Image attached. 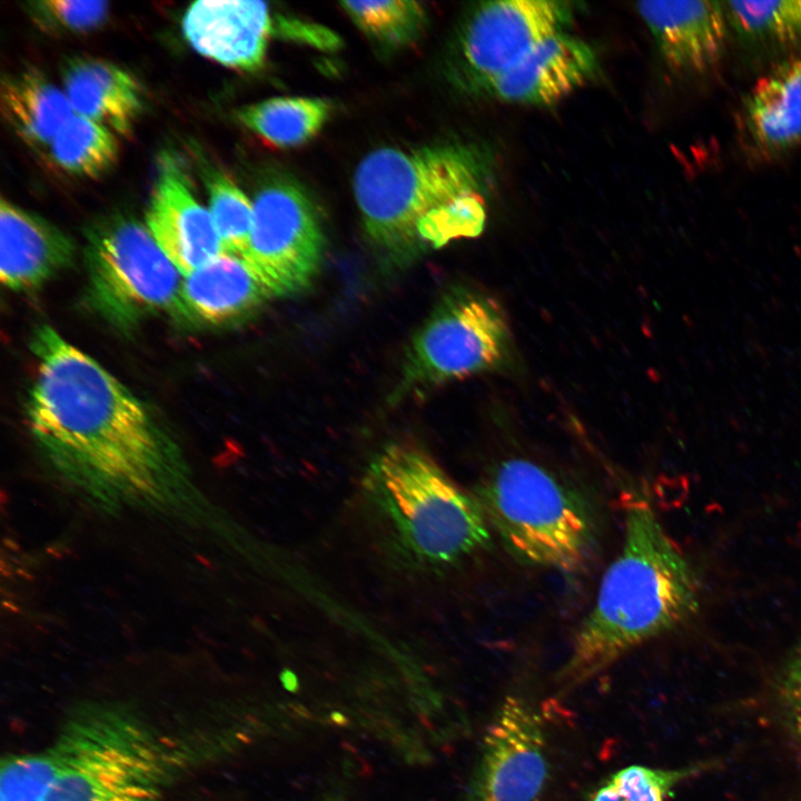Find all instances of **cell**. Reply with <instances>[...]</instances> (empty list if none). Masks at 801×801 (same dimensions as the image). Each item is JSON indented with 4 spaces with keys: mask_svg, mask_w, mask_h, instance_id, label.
Here are the masks:
<instances>
[{
    "mask_svg": "<svg viewBox=\"0 0 801 801\" xmlns=\"http://www.w3.org/2000/svg\"><path fill=\"white\" fill-rule=\"evenodd\" d=\"M30 347L38 370L28 426L57 476L99 510L142 511L205 528V496L151 411L52 327H38Z\"/></svg>",
    "mask_w": 801,
    "mask_h": 801,
    "instance_id": "6da1fadb",
    "label": "cell"
},
{
    "mask_svg": "<svg viewBox=\"0 0 801 801\" xmlns=\"http://www.w3.org/2000/svg\"><path fill=\"white\" fill-rule=\"evenodd\" d=\"M491 159L473 145L382 147L353 178L365 235L383 264L400 269L429 249L479 235Z\"/></svg>",
    "mask_w": 801,
    "mask_h": 801,
    "instance_id": "7a4b0ae2",
    "label": "cell"
},
{
    "mask_svg": "<svg viewBox=\"0 0 801 801\" xmlns=\"http://www.w3.org/2000/svg\"><path fill=\"white\" fill-rule=\"evenodd\" d=\"M624 507L621 548L556 674L561 694L676 627L698 609L693 570L653 508L640 498L629 500Z\"/></svg>",
    "mask_w": 801,
    "mask_h": 801,
    "instance_id": "3957f363",
    "label": "cell"
},
{
    "mask_svg": "<svg viewBox=\"0 0 801 801\" xmlns=\"http://www.w3.org/2000/svg\"><path fill=\"white\" fill-rule=\"evenodd\" d=\"M49 748L53 772L42 801H161L177 765L160 734L112 705L72 714Z\"/></svg>",
    "mask_w": 801,
    "mask_h": 801,
    "instance_id": "277c9868",
    "label": "cell"
},
{
    "mask_svg": "<svg viewBox=\"0 0 801 801\" xmlns=\"http://www.w3.org/2000/svg\"><path fill=\"white\" fill-rule=\"evenodd\" d=\"M365 486L403 548L426 565H452L490 542L475 496L415 446L385 447L370 463Z\"/></svg>",
    "mask_w": 801,
    "mask_h": 801,
    "instance_id": "5b68a950",
    "label": "cell"
},
{
    "mask_svg": "<svg viewBox=\"0 0 801 801\" xmlns=\"http://www.w3.org/2000/svg\"><path fill=\"white\" fill-rule=\"evenodd\" d=\"M490 527L525 564L574 574L592 560L595 524L585 503L541 465L510 458L474 494Z\"/></svg>",
    "mask_w": 801,
    "mask_h": 801,
    "instance_id": "8992f818",
    "label": "cell"
},
{
    "mask_svg": "<svg viewBox=\"0 0 801 801\" xmlns=\"http://www.w3.org/2000/svg\"><path fill=\"white\" fill-rule=\"evenodd\" d=\"M89 299L115 326L129 328L164 310L175 312L182 279L147 226L112 216L86 231Z\"/></svg>",
    "mask_w": 801,
    "mask_h": 801,
    "instance_id": "52a82bcc",
    "label": "cell"
},
{
    "mask_svg": "<svg viewBox=\"0 0 801 801\" xmlns=\"http://www.w3.org/2000/svg\"><path fill=\"white\" fill-rule=\"evenodd\" d=\"M511 330L490 295L455 287L436 304L407 348L396 396L492 370L505 364Z\"/></svg>",
    "mask_w": 801,
    "mask_h": 801,
    "instance_id": "ba28073f",
    "label": "cell"
},
{
    "mask_svg": "<svg viewBox=\"0 0 801 801\" xmlns=\"http://www.w3.org/2000/svg\"><path fill=\"white\" fill-rule=\"evenodd\" d=\"M250 246L245 261L271 296L301 293L316 276L325 251L319 211L296 180H267L254 200Z\"/></svg>",
    "mask_w": 801,
    "mask_h": 801,
    "instance_id": "9c48e42d",
    "label": "cell"
},
{
    "mask_svg": "<svg viewBox=\"0 0 801 801\" xmlns=\"http://www.w3.org/2000/svg\"><path fill=\"white\" fill-rule=\"evenodd\" d=\"M577 4L554 0H495L476 3L454 41L456 79L471 91L490 83L545 39L565 32Z\"/></svg>",
    "mask_w": 801,
    "mask_h": 801,
    "instance_id": "30bf717a",
    "label": "cell"
},
{
    "mask_svg": "<svg viewBox=\"0 0 801 801\" xmlns=\"http://www.w3.org/2000/svg\"><path fill=\"white\" fill-rule=\"evenodd\" d=\"M550 775L544 721L508 695L487 725L464 801H540Z\"/></svg>",
    "mask_w": 801,
    "mask_h": 801,
    "instance_id": "8fae6325",
    "label": "cell"
},
{
    "mask_svg": "<svg viewBox=\"0 0 801 801\" xmlns=\"http://www.w3.org/2000/svg\"><path fill=\"white\" fill-rule=\"evenodd\" d=\"M146 224L185 276L224 253L209 211L197 200L186 172L171 155L160 158Z\"/></svg>",
    "mask_w": 801,
    "mask_h": 801,
    "instance_id": "7c38bea8",
    "label": "cell"
},
{
    "mask_svg": "<svg viewBox=\"0 0 801 801\" xmlns=\"http://www.w3.org/2000/svg\"><path fill=\"white\" fill-rule=\"evenodd\" d=\"M182 32L199 55L250 72L265 62L271 14L261 1L199 0L186 10Z\"/></svg>",
    "mask_w": 801,
    "mask_h": 801,
    "instance_id": "4fadbf2b",
    "label": "cell"
},
{
    "mask_svg": "<svg viewBox=\"0 0 801 801\" xmlns=\"http://www.w3.org/2000/svg\"><path fill=\"white\" fill-rule=\"evenodd\" d=\"M597 68L596 52L586 41L561 32L538 43L485 92L506 102L550 106L584 86Z\"/></svg>",
    "mask_w": 801,
    "mask_h": 801,
    "instance_id": "5bb4252c",
    "label": "cell"
},
{
    "mask_svg": "<svg viewBox=\"0 0 801 801\" xmlns=\"http://www.w3.org/2000/svg\"><path fill=\"white\" fill-rule=\"evenodd\" d=\"M635 8L671 69L698 73L721 57L729 23L723 2L641 1Z\"/></svg>",
    "mask_w": 801,
    "mask_h": 801,
    "instance_id": "9a60e30c",
    "label": "cell"
},
{
    "mask_svg": "<svg viewBox=\"0 0 801 801\" xmlns=\"http://www.w3.org/2000/svg\"><path fill=\"white\" fill-rule=\"evenodd\" d=\"M73 240L43 217L0 201V278L14 291L42 286L75 258Z\"/></svg>",
    "mask_w": 801,
    "mask_h": 801,
    "instance_id": "2e32d148",
    "label": "cell"
},
{
    "mask_svg": "<svg viewBox=\"0 0 801 801\" xmlns=\"http://www.w3.org/2000/svg\"><path fill=\"white\" fill-rule=\"evenodd\" d=\"M271 294L245 259L221 253L182 279L175 313L207 326H226L258 312Z\"/></svg>",
    "mask_w": 801,
    "mask_h": 801,
    "instance_id": "e0dca14e",
    "label": "cell"
},
{
    "mask_svg": "<svg viewBox=\"0 0 801 801\" xmlns=\"http://www.w3.org/2000/svg\"><path fill=\"white\" fill-rule=\"evenodd\" d=\"M740 128L748 148L758 156L773 157L801 146V51L751 88Z\"/></svg>",
    "mask_w": 801,
    "mask_h": 801,
    "instance_id": "ac0fdd59",
    "label": "cell"
},
{
    "mask_svg": "<svg viewBox=\"0 0 801 801\" xmlns=\"http://www.w3.org/2000/svg\"><path fill=\"white\" fill-rule=\"evenodd\" d=\"M62 85L75 115L117 136L131 135L144 109V93L130 72L108 60L77 57L63 66Z\"/></svg>",
    "mask_w": 801,
    "mask_h": 801,
    "instance_id": "d6986e66",
    "label": "cell"
},
{
    "mask_svg": "<svg viewBox=\"0 0 801 801\" xmlns=\"http://www.w3.org/2000/svg\"><path fill=\"white\" fill-rule=\"evenodd\" d=\"M0 107L10 129L27 146L38 150L47 149L75 115L63 90L37 70L2 79Z\"/></svg>",
    "mask_w": 801,
    "mask_h": 801,
    "instance_id": "ffe728a7",
    "label": "cell"
},
{
    "mask_svg": "<svg viewBox=\"0 0 801 801\" xmlns=\"http://www.w3.org/2000/svg\"><path fill=\"white\" fill-rule=\"evenodd\" d=\"M330 102L317 97H273L239 108V122L267 145L289 148L304 145L323 129Z\"/></svg>",
    "mask_w": 801,
    "mask_h": 801,
    "instance_id": "44dd1931",
    "label": "cell"
},
{
    "mask_svg": "<svg viewBox=\"0 0 801 801\" xmlns=\"http://www.w3.org/2000/svg\"><path fill=\"white\" fill-rule=\"evenodd\" d=\"M53 166L78 178H99L119 157L117 135L107 127L73 115L58 131L49 147Z\"/></svg>",
    "mask_w": 801,
    "mask_h": 801,
    "instance_id": "7402d4cb",
    "label": "cell"
},
{
    "mask_svg": "<svg viewBox=\"0 0 801 801\" xmlns=\"http://www.w3.org/2000/svg\"><path fill=\"white\" fill-rule=\"evenodd\" d=\"M342 10L375 44L396 50L415 42L427 26V11L414 0L342 1Z\"/></svg>",
    "mask_w": 801,
    "mask_h": 801,
    "instance_id": "603a6c76",
    "label": "cell"
},
{
    "mask_svg": "<svg viewBox=\"0 0 801 801\" xmlns=\"http://www.w3.org/2000/svg\"><path fill=\"white\" fill-rule=\"evenodd\" d=\"M728 22L751 40L790 44L801 42V0L726 1Z\"/></svg>",
    "mask_w": 801,
    "mask_h": 801,
    "instance_id": "cb8c5ba5",
    "label": "cell"
},
{
    "mask_svg": "<svg viewBox=\"0 0 801 801\" xmlns=\"http://www.w3.org/2000/svg\"><path fill=\"white\" fill-rule=\"evenodd\" d=\"M209 214L222 250L245 259L250 246L254 205L248 196L225 172L208 176Z\"/></svg>",
    "mask_w": 801,
    "mask_h": 801,
    "instance_id": "d4e9b609",
    "label": "cell"
},
{
    "mask_svg": "<svg viewBox=\"0 0 801 801\" xmlns=\"http://www.w3.org/2000/svg\"><path fill=\"white\" fill-rule=\"evenodd\" d=\"M701 769L702 765L681 769L629 765L606 778L590 801H665L680 782Z\"/></svg>",
    "mask_w": 801,
    "mask_h": 801,
    "instance_id": "484cf974",
    "label": "cell"
},
{
    "mask_svg": "<svg viewBox=\"0 0 801 801\" xmlns=\"http://www.w3.org/2000/svg\"><path fill=\"white\" fill-rule=\"evenodd\" d=\"M36 24L56 33H85L103 24L109 14L106 1L43 0L28 4Z\"/></svg>",
    "mask_w": 801,
    "mask_h": 801,
    "instance_id": "4316f807",
    "label": "cell"
},
{
    "mask_svg": "<svg viewBox=\"0 0 801 801\" xmlns=\"http://www.w3.org/2000/svg\"><path fill=\"white\" fill-rule=\"evenodd\" d=\"M271 36L327 51L337 50L343 43L340 37L325 26L280 14L271 16Z\"/></svg>",
    "mask_w": 801,
    "mask_h": 801,
    "instance_id": "83f0119b",
    "label": "cell"
},
{
    "mask_svg": "<svg viewBox=\"0 0 801 801\" xmlns=\"http://www.w3.org/2000/svg\"><path fill=\"white\" fill-rule=\"evenodd\" d=\"M778 700L787 726L801 739V643L783 669Z\"/></svg>",
    "mask_w": 801,
    "mask_h": 801,
    "instance_id": "f1b7e54d",
    "label": "cell"
},
{
    "mask_svg": "<svg viewBox=\"0 0 801 801\" xmlns=\"http://www.w3.org/2000/svg\"><path fill=\"white\" fill-rule=\"evenodd\" d=\"M326 801H343V800H340V799H338V798H329V799L326 800Z\"/></svg>",
    "mask_w": 801,
    "mask_h": 801,
    "instance_id": "f546056e",
    "label": "cell"
}]
</instances>
